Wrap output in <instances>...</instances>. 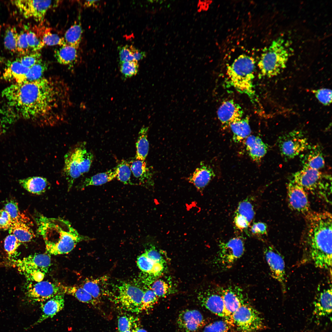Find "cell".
Instances as JSON below:
<instances>
[{
    "mask_svg": "<svg viewBox=\"0 0 332 332\" xmlns=\"http://www.w3.org/2000/svg\"><path fill=\"white\" fill-rule=\"evenodd\" d=\"M138 319L128 315H123L119 316L118 320V328L119 332H124L132 330Z\"/></svg>",
    "mask_w": 332,
    "mask_h": 332,
    "instance_id": "obj_48",
    "label": "cell"
},
{
    "mask_svg": "<svg viewBox=\"0 0 332 332\" xmlns=\"http://www.w3.org/2000/svg\"><path fill=\"white\" fill-rule=\"evenodd\" d=\"M154 263L148 259L144 253L137 259V264L139 268L143 272L150 274Z\"/></svg>",
    "mask_w": 332,
    "mask_h": 332,
    "instance_id": "obj_54",
    "label": "cell"
},
{
    "mask_svg": "<svg viewBox=\"0 0 332 332\" xmlns=\"http://www.w3.org/2000/svg\"><path fill=\"white\" fill-rule=\"evenodd\" d=\"M85 146V143H78L64 156L63 172L67 182L68 191L72 188L75 180L90 169L93 156L87 151Z\"/></svg>",
    "mask_w": 332,
    "mask_h": 332,
    "instance_id": "obj_6",
    "label": "cell"
},
{
    "mask_svg": "<svg viewBox=\"0 0 332 332\" xmlns=\"http://www.w3.org/2000/svg\"><path fill=\"white\" fill-rule=\"evenodd\" d=\"M117 302L125 311L138 314L141 312L142 301L144 292L130 283H123L118 287Z\"/></svg>",
    "mask_w": 332,
    "mask_h": 332,
    "instance_id": "obj_11",
    "label": "cell"
},
{
    "mask_svg": "<svg viewBox=\"0 0 332 332\" xmlns=\"http://www.w3.org/2000/svg\"><path fill=\"white\" fill-rule=\"evenodd\" d=\"M288 42L281 38L273 40L262 53L257 64L261 75L276 76L285 69L291 54Z\"/></svg>",
    "mask_w": 332,
    "mask_h": 332,
    "instance_id": "obj_5",
    "label": "cell"
},
{
    "mask_svg": "<svg viewBox=\"0 0 332 332\" xmlns=\"http://www.w3.org/2000/svg\"><path fill=\"white\" fill-rule=\"evenodd\" d=\"M245 144L251 160L257 164L260 163L267 152L268 145L259 137L251 135L246 139Z\"/></svg>",
    "mask_w": 332,
    "mask_h": 332,
    "instance_id": "obj_25",
    "label": "cell"
},
{
    "mask_svg": "<svg viewBox=\"0 0 332 332\" xmlns=\"http://www.w3.org/2000/svg\"><path fill=\"white\" fill-rule=\"evenodd\" d=\"M48 67V64L42 59L29 68L26 75L24 81H33L43 77L42 76L46 71Z\"/></svg>",
    "mask_w": 332,
    "mask_h": 332,
    "instance_id": "obj_40",
    "label": "cell"
},
{
    "mask_svg": "<svg viewBox=\"0 0 332 332\" xmlns=\"http://www.w3.org/2000/svg\"><path fill=\"white\" fill-rule=\"evenodd\" d=\"M35 220L37 232L44 241L47 253L56 255L71 252L79 243L94 240L80 234L68 221L48 217L38 213Z\"/></svg>",
    "mask_w": 332,
    "mask_h": 332,
    "instance_id": "obj_3",
    "label": "cell"
},
{
    "mask_svg": "<svg viewBox=\"0 0 332 332\" xmlns=\"http://www.w3.org/2000/svg\"><path fill=\"white\" fill-rule=\"evenodd\" d=\"M4 209L10 215L12 223L25 219L19 210L18 203L13 200L7 202L5 205Z\"/></svg>",
    "mask_w": 332,
    "mask_h": 332,
    "instance_id": "obj_44",
    "label": "cell"
},
{
    "mask_svg": "<svg viewBox=\"0 0 332 332\" xmlns=\"http://www.w3.org/2000/svg\"><path fill=\"white\" fill-rule=\"evenodd\" d=\"M231 325L225 319L218 320L205 326L202 332H229Z\"/></svg>",
    "mask_w": 332,
    "mask_h": 332,
    "instance_id": "obj_46",
    "label": "cell"
},
{
    "mask_svg": "<svg viewBox=\"0 0 332 332\" xmlns=\"http://www.w3.org/2000/svg\"><path fill=\"white\" fill-rule=\"evenodd\" d=\"M221 290L226 311L231 319L233 314L245 302L243 290L234 285L221 287Z\"/></svg>",
    "mask_w": 332,
    "mask_h": 332,
    "instance_id": "obj_20",
    "label": "cell"
},
{
    "mask_svg": "<svg viewBox=\"0 0 332 332\" xmlns=\"http://www.w3.org/2000/svg\"><path fill=\"white\" fill-rule=\"evenodd\" d=\"M198 298L203 306L216 315L223 318L232 325L231 319L224 307L220 287L201 292L198 295Z\"/></svg>",
    "mask_w": 332,
    "mask_h": 332,
    "instance_id": "obj_14",
    "label": "cell"
},
{
    "mask_svg": "<svg viewBox=\"0 0 332 332\" xmlns=\"http://www.w3.org/2000/svg\"><path fill=\"white\" fill-rule=\"evenodd\" d=\"M158 298L151 288L146 290L144 292L142 299L141 311L148 312L150 311L157 303Z\"/></svg>",
    "mask_w": 332,
    "mask_h": 332,
    "instance_id": "obj_43",
    "label": "cell"
},
{
    "mask_svg": "<svg viewBox=\"0 0 332 332\" xmlns=\"http://www.w3.org/2000/svg\"><path fill=\"white\" fill-rule=\"evenodd\" d=\"M63 288L65 294L71 295L82 302L95 306L98 305L100 302V301L95 299L90 294L80 285H63Z\"/></svg>",
    "mask_w": 332,
    "mask_h": 332,
    "instance_id": "obj_33",
    "label": "cell"
},
{
    "mask_svg": "<svg viewBox=\"0 0 332 332\" xmlns=\"http://www.w3.org/2000/svg\"><path fill=\"white\" fill-rule=\"evenodd\" d=\"M244 251L243 240L239 237H234L220 243L216 261L221 267L229 268L241 257Z\"/></svg>",
    "mask_w": 332,
    "mask_h": 332,
    "instance_id": "obj_12",
    "label": "cell"
},
{
    "mask_svg": "<svg viewBox=\"0 0 332 332\" xmlns=\"http://www.w3.org/2000/svg\"><path fill=\"white\" fill-rule=\"evenodd\" d=\"M287 191L288 204L290 209L304 216L311 211L307 192L293 179L288 183Z\"/></svg>",
    "mask_w": 332,
    "mask_h": 332,
    "instance_id": "obj_17",
    "label": "cell"
},
{
    "mask_svg": "<svg viewBox=\"0 0 332 332\" xmlns=\"http://www.w3.org/2000/svg\"><path fill=\"white\" fill-rule=\"evenodd\" d=\"M27 100L26 120L41 126H52L64 121L71 106L68 84L57 76L42 77L25 82Z\"/></svg>",
    "mask_w": 332,
    "mask_h": 332,
    "instance_id": "obj_1",
    "label": "cell"
},
{
    "mask_svg": "<svg viewBox=\"0 0 332 332\" xmlns=\"http://www.w3.org/2000/svg\"><path fill=\"white\" fill-rule=\"evenodd\" d=\"M232 326L240 332H254L265 327L261 314L251 306L243 304L231 316Z\"/></svg>",
    "mask_w": 332,
    "mask_h": 332,
    "instance_id": "obj_9",
    "label": "cell"
},
{
    "mask_svg": "<svg viewBox=\"0 0 332 332\" xmlns=\"http://www.w3.org/2000/svg\"><path fill=\"white\" fill-rule=\"evenodd\" d=\"M53 2L51 0H33L12 1L25 18H33L40 23H42L47 12L53 5Z\"/></svg>",
    "mask_w": 332,
    "mask_h": 332,
    "instance_id": "obj_15",
    "label": "cell"
},
{
    "mask_svg": "<svg viewBox=\"0 0 332 332\" xmlns=\"http://www.w3.org/2000/svg\"><path fill=\"white\" fill-rule=\"evenodd\" d=\"M20 185L28 192L36 195L44 193L50 187L45 178L39 176L30 177L18 180Z\"/></svg>",
    "mask_w": 332,
    "mask_h": 332,
    "instance_id": "obj_28",
    "label": "cell"
},
{
    "mask_svg": "<svg viewBox=\"0 0 332 332\" xmlns=\"http://www.w3.org/2000/svg\"><path fill=\"white\" fill-rule=\"evenodd\" d=\"M151 289L158 297H164L168 294L170 290L168 284L161 279L153 282Z\"/></svg>",
    "mask_w": 332,
    "mask_h": 332,
    "instance_id": "obj_51",
    "label": "cell"
},
{
    "mask_svg": "<svg viewBox=\"0 0 332 332\" xmlns=\"http://www.w3.org/2000/svg\"><path fill=\"white\" fill-rule=\"evenodd\" d=\"M312 91L318 100L323 105L328 106L331 103L332 91L330 89L323 88Z\"/></svg>",
    "mask_w": 332,
    "mask_h": 332,
    "instance_id": "obj_50",
    "label": "cell"
},
{
    "mask_svg": "<svg viewBox=\"0 0 332 332\" xmlns=\"http://www.w3.org/2000/svg\"><path fill=\"white\" fill-rule=\"evenodd\" d=\"M243 112L241 106L232 100L223 101L217 111L218 117L223 129L241 119Z\"/></svg>",
    "mask_w": 332,
    "mask_h": 332,
    "instance_id": "obj_19",
    "label": "cell"
},
{
    "mask_svg": "<svg viewBox=\"0 0 332 332\" xmlns=\"http://www.w3.org/2000/svg\"><path fill=\"white\" fill-rule=\"evenodd\" d=\"M136 49L132 45L119 46L120 62L135 60L133 54Z\"/></svg>",
    "mask_w": 332,
    "mask_h": 332,
    "instance_id": "obj_53",
    "label": "cell"
},
{
    "mask_svg": "<svg viewBox=\"0 0 332 332\" xmlns=\"http://www.w3.org/2000/svg\"><path fill=\"white\" fill-rule=\"evenodd\" d=\"M51 265L50 255L47 253L30 255L18 261V270L29 281H42Z\"/></svg>",
    "mask_w": 332,
    "mask_h": 332,
    "instance_id": "obj_8",
    "label": "cell"
},
{
    "mask_svg": "<svg viewBox=\"0 0 332 332\" xmlns=\"http://www.w3.org/2000/svg\"><path fill=\"white\" fill-rule=\"evenodd\" d=\"M293 180L307 192L330 202L331 177L319 170L304 168L295 172Z\"/></svg>",
    "mask_w": 332,
    "mask_h": 332,
    "instance_id": "obj_7",
    "label": "cell"
},
{
    "mask_svg": "<svg viewBox=\"0 0 332 332\" xmlns=\"http://www.w3.org/2000/svg\"><path fill=\"white\" fill-rule=\"evenodd\" d=\"M24 66L30 68L42 59L39 51L31 52L16 59Z\"/></svg>",
    "mask_w": 332,
    "mask_h": 332,
    "instance_id": "obj_47",
    "label": "cell"
},
{
    "mask_svg": "<svg viewBox=\"0 0 332 332\" xmlns=\"http://www.w3.org/2000/svg\"><path fill=\"white\" fill-rule=\"evenodd\" d=\"M124 332H132V330H128Z\"/></svg>",
    "mask_w": 332,
    "mask_h": 332,
    "instance_id": "obj_62",
    "label": "cell"
},
{
    "mask_svg": "<svg viewBox=\"0 0 332 332\" xmlns=\"http://www.w3.org/2000/svg\"><path fill=\"white\" fill-rule=\"evenodd\" d=\"M267 226L264 223L258 222L254 223L251 227V232L254 235H262L267 234Z\"/></svg>",
    "mask_w": 332,
    "mask_h": 332,
    "instance_id": "obj_57",
    "label": "cell"
},
{
    "mask_svg": "<svg viewBox=\"0 0 332 332\" xmlns=\"http://www.w3.org/2000/svg\"><path fill=\"white\" fill-rule=\"evenodd\" d=\"M164 269V264L159 263H155L153 265L150 274L154 276L160 275L162 273Z\"/></svg>",
    "mask_w": 332,
    "mask_h": 332,
    "instance_id": "obj_59",
    "label": "cell"
},
{
    "mask_svg": "<svg viewBox=\"0 0 332 332\" xmlns=\"http://www.w3.org/2000/svg\"><path fill=\"white\" fill-rule=\"evenodd\" d=\"M63 287L59 283L42 281L29 284L26 295L30 301L42 302L59 293H64Z\"/></svg>",
    "mask_w": 332,
    "mask_h": 332,
    "instance_id": "obj_16",
    "label": "cell"
},
{
    "mask_svg": "<svg viewBox=\"0 0 332 332\" xmlns=\"http://www.w3.org/2000/svg\"><path fill=\"white\" fill-rule=\"evenodd\" d=\"M178 327L185 332L196 331L204 325L205 320L201 313L196 310L181 311L177 319Z\"/></svg>",
    "mask_w": 332,
    "mask_h": 332,
    "instance_id": "obj_21",
    "label": "cell"
},
{
    "mask_svg": "<svg viewBox=\"0 0 332 332\" xmlns=\"http://www.w3.org/2000/svg\"><path fill=\"white\" fill-rule=\"evenodd\" d=\"M305 217V227L302 239V261L312 263L321 269H331V214L327 211H310Z\"/></svg>",
    "mask_w": 332,
    "mask_h": 332,
    "instance_id": "obj_2",
    "label": "cell"
},
{
    "mask_svg": "<svg viewBox=\"0 0 332 332\" xmlns=\"http://www.w3.org/2000/svg\"><path fill=\"white\" fill-rule=\"evenodd\" d=\"M117 167L118 170L116 177L117 179L125 184H133L131 181L132 172L129 163L122 160Z\"/></svg>",
    "mask_w": 332,
    "mask_h": 332,
    "instance_id": "obj_41",
    "label": "cell"
},
{
    "mask_svg": "<svg viewBox=\"0 0 332 332\" xmlns=\"http://www.w3.org/2000/svg\"><path fill=\"white\" fill-rule=\"evenodd\" d=\"M255 66L253 57L242 54L227 66L226 73L229 84L239 93L247 95L256 107L259 103L253 84Z\"/></svg>",
    "mask_w": 332,
    "mask_h": 332,
    "instance_id": "obj_4",
    "label": "cell"
},
{
    "mask_svg": "<svg viewBox=\"0 0 332 332\" xmlns=\"http://www.w3.org/2000/svg\"><path fill=\"white\" fill-rule=\"evenodd\" d=\"M148 128L143 127L140 130L136 143V160H145L148 153L149 143L147 139Z\"/></svg>",
    "mask_w": 332,
    "mask_h": 332,
    "instance_id": "obj_36",
    "label": "cell"
},
{
    "mask_svg": "<svg viewBox=\"0 0 332 332\" xmlns=\"http://www.w3.org/2000/svg\"><path fill=\"white\" fill-rule=\"evenodd\" d=\"M332 288L329 287L318 290L313 302L311 320L318 326L324 320L331 322Z\"/></svg>",
    "mask_w": 332,
    "mask_h": 332,
    "instance_id": "obj_13",
    "label": "cell"
},
{
    "mask_svg": "<svg viewBox=\"0 0 332 332\" xmlns=\"http://www.w3.org/2000/svg\"><path fill=\"white\" fill-rule=\"evenodd\" d=\"M120 71L125 79L136 75L138 73L139 65L135 60L120 62Z\"/></svg>",
    "mask_w": 332,
    "mask_h": 332,
    "instance_id": "obj_42",
    "label": "cell"
},
{
    "mask_svg": "<svg viewBox=\"0 0 332 332\" xmlns=\"http://www.w3.org/2000/svg\"><path fill=\"white\" fill-rule=\"evenodd\" d=\"M130 167L134 176L138 180L140 184L147 188L153 186L152 173L145 160H132Z\"/></svg>",
    "mask_w": 332,
    "mask_h": 332,
    "instance_id": "obj_26",
    "label": "cell"
},
{
    "mask_svg": "<svg viewBox=\"0 0 332 332\" xmlns=\"http://www.w3.org/2000/svg\"><path fill=\"white\" fill-rule=\"evenodd\" d=\"M65 294L64 293H59L44 302L45 303L42 302L41 306L42 313L33 326L38 325L46 319L53 318L61 310L65 305Z\"/></svg>",
    "mask_w": 332,
    "mask_h": 332,
    "instance_id": "obj_22",
    "label": "cell"
},
{
    "mask_svg": "<svg viewBox=\"0 0 332 332\" xmlns=\"http://www.w3.org/2000/svg\"><path fill=\"white\" fill-rule=\"evenodd\" d=\"M264 254L272 277L280 284L282 290H286L285 263L282 255L274 247L269 246L264 250Z\"/></svg>",
    "mask_w": 332,
    "mask_h": 332,
    "instance_id": "obj_18",
    "label": "cell"
},
{
    "mask_svg": "<svg viewBox=\"0 0 332 332\" xmlns=\"http://www.w3.org/2000/svg\"><path fill=\"white\" fill-rule=\"evenodd\" d=\"M215 176L213 169L210 166L201 163L192 175L187 178V180L195 186L198 191L202 193Z\"/></svg>",
    "mask_w": 332,
    "mask_h": 332,
    "instance_id": "obj_24",
    "label": "cell"
},
{
    "mask_svg": "<svg viewBox=\"0 0 332 332\" xmlns=\"http://www.w3.org/2000/svg\"><path fill=\"white\" fill-rule=\"evenodd\" d=\"M278 145L280 154L285 160L293 159L308 147L307 138L300 130H295L278 138Z\"/></svg>",
    "mask_w": 332,
    "mask_h": 332,
    "instance_id": "obj_10",
    "label": "cell"
},
{
    "mask_svg": "<svg viewBox=\"0 0 332 332\" xmlns=\"http://www.w3.org/2000/svg\"><path fill=\"white\" fill-rule=\"evenodd\" d=\"M12 221L8 213L4 209L0 210V229L4 231L9 230Z\"/></svg>",
    "mask_w": 332,
    "mask_h": 332,
    "instance_id": "obj_56",
    "label": "cell"
},
{
    "mask_svg": "<svg viewBox=\"0 0 332 332\" xmlns=\"http://www.w3.org/2000/svg\"><path fill=\"white\" fill-rule=\"evenodd\" d=\"M27 39L30 52L39 51L45 45L33 30L27 31Z\"/></svg>",
    "mask_w": 332,
    "mask_h": 332,
    "instance_id": "obj_49",
    "label": "cell"
},
{
    "mask_svg": "<svg viewBox=\"0 0 332 332\" xmlns=\"http://www.w3.org/2000/svg\"><path fill=\"white\" fill-rule=\"evenodd\" d=\"M107 279L106 276L97 278H86L79 285L95 299L100 301L101 297L106 294L105 284Z\"/></svg>",
    "mask_w": 332,
    "mask_h": 332,
    "instance_id": "obj_29",
    "label": "cell"
},
{
    "mask_svg": "<svg viewBox=\"0 0 332 332\" xmlns=\"http://www.w3.org/2000/svg\"><path fill=\"white\" fill-rule=\"evenodd\" d=\"M248 117H246L233 122L230 126L233 133V140L239 143L251 135V130Z\"/></svg>",
    "mask_w": 332,
    "mask_h": 332,
    "instance_id": "obj_35",
    "label": "cell"
},
{
    "mask_svg": "<svg viewBox=\"0 0 332 332\" xmlns=\"http://www.w3.org/2000/svg\"><path fill=\"white\" fill-rule=\"evenodd\" d=\"M98 1L97 0L85 1L83 4L84 7H90L95 5L96 2Z\"/></svg>",
    "mask_w": 332,
    "mask_h": 332,
    "instance_id": "obj_61",
    "label": "cell"
},
{
    "mask_svg": "<svg viewBox=\"0 0 332 332\" xmlns=\"http://www.w3.org/2000/svg\"><path fill=\"white\" fill-rule=\"evenodd\" d=\"M118 172L117 166L105 172L98 173L86 178L80 184L79 188L83 189L90 186H99L112 181L116 178Z\"/></svg>",
    "mask_w": 332,
    "mask_h": 332,
    "instance_id": "obj_32",
    "label": "cell"
},
{
    "mask_svg": "<svg viewBox=\"0 0 332 332\" xmlns=\"http://www.w3.org/2000/svg\"><path fill=\"white\" fill-rule=\"evenodd\" d=\"M304 152H305L300 157L303 168L319 170L324 167L325 160L319 145H309Z\"/></svg>",
    "mask_w": 332,
    "mask_h": 332,
    "instance_id": "obj_23",
    "label": "cell"
},
{
    "mask_svg": "<svg viewBox=\"0 0 332 332\" xmlns=\"http://www.w3.org/2000/svg\"><path fill=\"white\" fill-rule=\"evenodd\" d=\"M22 243L13 235L10 234L5 238L4 247L5 250L10 257L14 255Z\"/></svg>",
    "mask_w": 332,
    "mask_h": 332,
    "instance_id": "obj_45",
    "label": "cell"
},
{
    "mask_svg": "<svg viewBox=\"0 0 332 332\" xmlns=\"http://www.w3.org/2000/svg\"><path fill=\"white\" fill-rule=\"evenodd\" d=\"M77 49L68 45L60 46L54 51V56L57 62L64 65H71L77 58Z\"/></svg>",
    "mask_w": 332,
    "mask_h": 332,
    "instance_id": "obj_34",
    "label": "cell"
},
{
    "mask_svg": "<svg viewBox=\"0 0 332 332\" xmlns=\"http://www.w3.org/2000/svg\"><path fill=\"white\" fill-rule=\"evenodd\" d=\"M234 223L236 227L242 231L247 229L250 224L244 216L239 214L235 215Z\"/></svg>",
    "mask_w": 332,
    "mask_h": 332,
    "instance_id": "obj_58",
    "label": "cell"
},
{
    "mask_svg": "<svg viewBox=\"0 0 332 332\" xmlns=\"http://www.w3.org/2000/svg\"><path fill=\"white\" fill-rule=\"evenodd\" d=\"M138 321L134 325L132 329V332H147L143 328L139 326Z\"/></svg>",
    "mask_w": 332,
    "mask_h": 332,
    "instance_id": "obj_60",
    "label": "cell"
},
{
    "mask_svg": "<svg viewBox=\"0 0 332 332\" xmlns=\"http://www.w3.org/2000/svg\"><path fill=\"white\" fill-rule=\"evenodd\" d=\"M251 199L248 197L240 202L235 213V215L239 214L243 216L250 223L253 220L255 214Z\"/></svg>",
    "mask_w": 332,
    "mask_h": 332,
    "instance_id": "obj_39",
    "label": "cell"
},
{
    "mask_svg": "<svg viewBox=\"0 0 332 332\" xmlns=\"http://www.w3.org/2000/svg\"><path fill=\"white\" fill-rule=\"evenodd\" d=\"M40 24L33 27V31L45 45L61 46L67 45L63 37L52 32L51 28L43 26L42 23Z\"/></svg>",
    "mask_w": 332,
    "mask_h": 332,
    "instance_id": "obj_30",
    "label": "cell"
},
{
    "mask_svg": "<svg viewBox=\"0 0 332 332\" xmlns=\"http://www.w3.org/2000/svg\"><path fill=\"white\" fill-rule=\"evenodd\" d=\"M8 230L10 234L14 235L21 243L30 241L35 236L34 231L26 219L12 223Z\"/></svg>",
    "mask_w": 332,
    "mask_h": 332,
    "instance_id": "obj_31",
    "label": "cell"
},
{
    "mask_svg": "<svg viewBox=\"0 0 332 332\" xmlns=\"http://www.w3.org/2000/svg\"><path fill=\"white\" fill-rule=\"evenodd\" d=\"M83 30L81 24L75 22L66 31L64 38L67 45L72 46L77 49L81 39Z\"/></svg>",
    "mask_w": 332,
    "mask_h": 332,
    "instance_id": "obj_37",
    "label": "cell"
},
{
    "mask_svg": "<svg viewBox=\"0 0 332 332\" xmlns=\"http://www.w3.org/2000/svg\"><path fill=\"white\" fill-rule=\"evenodd\" d=\"M146 256L154 263H159L164 264L165 261L155 247L150 245L149 247L145 250L144 253Z\"/></svg>",
    "mask_w": 332,
    "mask_h": 332,
    "instance_id": "obj_55",
    "label": "cell"
},
{
    "mask_svg": "<svg viewBox=\"0 0 332 332\" xmlns=\"http://www.w3.org/2000/svg\"><path fill=\"white\" fill-rule=\"evenodd\" d=\"M30 52L27 39V31H22L18 34L17 43V53L22 56Z\"/></svg>",
    "mask_w": 332,
    "mask_h": 332,
    "instance_id": "obj_52",
    "label": "cell"
},
{
    "mask_svg": "<svg viewBox=\"0 0 332 332\" xmlns=\"http://www.w3.org/2000/svg\"><path fill=\"white\" fill-rule=\"evenodd\" d=\"M18 34L14 26H10L6 29L4 38V45L5 49L11 53H17Z\"/></svg>",
    "mask_w": 332,
    "mask_h": 332,
    "instance_id": "obj_38",
    "label": "cell"
},
{
    "mask_svg": "<svg viewBox=\"0 0 332 332\" xmlns=\"http://www.w3.org/2000/svg\"><path fill=\"white\" fill-rule=\"evenodd\" d=\"M29 69L16 59L7 64L3 73V77L13 83L22 82L24 81Z\"/></svg>",
    "mask_w": 332,
    "mask_h": 332,
    "instance_id": "obj_27",
    "label": "cell"
}]
</instances>
